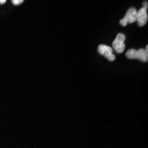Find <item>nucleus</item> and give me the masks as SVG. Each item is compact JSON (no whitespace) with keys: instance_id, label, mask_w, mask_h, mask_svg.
Masks as SVG:
<instances>
[{"instance_id":"nucleus-7","label":"nucleus","mask_w":148,"mask_h":148,"mask_svg":"<svg viewBox=\"0 0 148 148\" xmlns=\"http://www.w3.org/2000/svg\"><path fill=\"white\" fill-rule=\"evenodd\" d=\"M5 2H6V0H0V4L1 5L4 4Z\"/></svg>"},{"instance_id":"nucleus-1","label":"nucleus","mask_w":148,"mask_h":148,"mask_svg":"<svg viewBox=\"0 0 148 148\" xmlns=\"http://www.w3.org/2000/svg\"><path fill=\"white\" fill-rule=\"evenodd\" d=\"M148 47L146 49H130L126 52V57L129 59H137L141 62H147L148 60Z\"/></svg>"},{"instance_id":"nucleus-3","label":"nucleus","mask_w":148,"mask_h":148,"mask_svg":"<svg viewBox=\"0 0 148 148\" xmlns=\"http://www.w3.org/2000/svg\"><path fill=\"white\" fill-rule=\"evenodd\" d=\"M125 36L123 34L119 33L117 34L116 38L112 42V47L116 53H121L125 50Z\"/></svg>"},{"instance_id":"nucleus-4","label":"nucleus","mask_w":148,"mask_h":148,"mask_svg":"<svg viewBox=\"0 0 148 148\" xmlns=\"http://www.w3.org/2000/svg\"><path fill=\"white\" fill-rule=\"evenodd\" d=\"M136 13H137V10L135 8H129L124 18H122L119 23L122 26H126L127 23H132L136 21Z\"/></svg>"},{"instance_id":"nucleus-2","label":"nucleus","mask_w":148,"mask_h":148,"mask_svg":"<svg viewBox=\"0 0 148 148\" xmlns=\"http://www.w3.org/2000/svg\"><path fill=\"white\" fill-rule=\"evenodd\" d=\"M147 2L145 1L143 3V7L137 11L136 13V21H137L138 26H143L147 23L148 20L147 15Z\"/></svg>"},{"instance_id":"nucleus-5","label":"nucleus","mask_w":148,"mask_h":148,"mask_svg":"<svg viewBox=\"0 0 148 148\" xmlns=\"http://www.w3.org/2000/svg\"><path fill=\"white\" fill-rule=\"evenodd\" d=\"M98 52L101 55L103 56L105 58L110 61H114L115 60V56L112 53V49L109 46L106 45H100L97 48Z\"/></svg>"},{"instance_id":"nucleus-6","label":"nucleus","mask_w":148,"mask_h":148,"mask_svg":"<svg viewBox=\"0 0 148 148\" xmlns=\"http://www.w3.org/2000/svg\"><path fill=\"white\" fill-rule=\"evenodd\" d=\"M24 1V0H12V2L14 5H18L21 4Z\"/></svg>"}]
</instances>
